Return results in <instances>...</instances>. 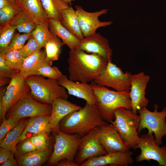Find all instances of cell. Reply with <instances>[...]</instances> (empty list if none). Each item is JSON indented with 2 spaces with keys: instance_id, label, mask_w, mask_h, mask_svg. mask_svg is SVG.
<instances>
[{
  "instance_id": "1",
  "label": "cell",
  "mask_w": 166,
  "mask_h": 166,
  "mask_svg": "<svg viewBox=\"0 0 166 166\" xmlns=\"http://www.w3.org/2000/svg\"><path fill=\"white\" fill-rule=\"evenodd\" d=\"M68 62L69 79L87 83L97 77L108 61L97 54L88 53L78 47L70 50Z\"/></svg>"
},
{
  "instance_id": "2",
  "label": "cell",
  "mask_w": 166,
  "mask_h": 166,
  "mask_svg": "<svg viewBox=\"0 0 166 166\" xmlns=\"http://www.w3.org/2000/svg\"><path fill=\"white\" fill-rule=\"evenodd\" d=\"M107 123L96 104L86 103L83 107L63 117L59 123V129L69 134L77 133L82 137L92 129Z\"/></svg>"
},
{
  "instance_id": "3",
  "label": "cell",
  "mask_w": 166,
  "mask_h": 166,
  "mask_svg": "<svg viewBox=\"0 0 166 166\" xmlns=\"http://www.w3.org/2000/svg\"><path fill=\"white\" fill-rule=\"evenodd\" d=\"M89 86L96 97V104L103 119L107 123H111L114 120L116 109L122 107L132 110L130 91H112L93 81Z\"/></svg>"
},
{
  "instance_id": "4",
  "label": "cell",
  "mask_w": 166,
  "mask_h": 166,
  "mask_svg": "<svg viewBox=\"0 0 166 166\" xmlns=\"http://www.w3.org/2000/svg\"><path fill=\"white\" fill-rule=\"evenodd\" d=\"M45 77L40 75H30L26 77V82L34 98L51 105L57 98L68 99L69 94L66 89L60 85L57 80Z\"/></svg>"
},
{
  "instance_id": "5",
  "label": "cell",
  "mask_w": 166,
  "mask_h": 166,
  "mask_svg": "<svg viewBox=\"0 0 166 166\" xmlns=\"http://www.w3.org/2000/svg\"><path fill=\"white\" fill-rule=\"evenodd\" d=\"M114 113L115 119L111 123L130 148L136 150L139 138L138 131L139 116L133 113L130 110L122 107L116 109Z\"/></svg>"
},
{
  "instance_id": "6",
  "label": "cell",
  "mask_w": 166,
  "mask_h": 166,
  "mask_svg": "<svg viewBox=\"0 0 166 166\" xmlns=\"http://www.w3.org/2000/svg\"><path fill=\"white\" fill-rule=\"evenodd\" d=\"M55 142L53 152L48 161L49 166L56 165L61 160L73 161L81 137L78 134H69L59 129L53 130Z\"/></svg>"
},
{
  "instance_id": "7",
  "label": "cell",
  "mask_w": 166,
  "mask_h": 166,
  "mask_svg": "<svg viewBox=\"0 0 166 166\" xmlns=\"http://www.w3.org/2000/svg\"><path fill=\"white\" fill-rule=\"evenodd\" d=\"M153 112L148 110L146 107L139 109L140 122L138 129L140 134L142 130L147 128L148 132L153 133L156 143L159 146L162 144V139L166 135V107L162 111L158 112V106L155 104Z\"/></svg>"
},
{
  "instance_id": "8",
  "label": "cell",
  "mask_w": 166,
  "mask_h": 166,
  "mask_svg": "<svg viewBox=\"0 0 166 166\" xmlns=\"http://www.w3.org/2000/svg\"><path fill=\"white\" fill-rule=\"evenodd\" d=\"M52 105L40 102L34 98L30 91L23 96L7 111L6 118L16 117L20 119L50 115Z\"/></svg>"
},
{
  "instance_id": "9",
  "label": "cell",
  "mask_w": 166,
  "mask_h": 166,
  "mask_svg": "<svg viewBox=\"0 0 166 166\" xmlns=\"http://www.w3.org/2000/svg\"><path fill=\"white\" fill-rule=\"evenodd\" d=\"M132 74L128 71L123 72L120 68L109 61L93 81L98 85L110 87L117 91H130Z\"/></svg>"
},
{
  "instance_id": "10",
  "label": "cell",
  "mask_w": 166,
  "mask_h": 166,
  "mask_svg": "<svg viewBox=\"0 0 166 166\" xmlns=\"http://www.w3.org/2000/svg\"><path fill=\"white\" fill-rule=\"evenodd\" d=\"M26 77L20 71L11 79L6 88L0 91V110L6 114L7 111L24 94L30 90L25 81Z\"/></svg>"
},
{
  "instance_id": "11",
  "label": "cell",
  "mask_w": 166,
  "mask_h": 166,
  "mask_svg": "<svg viewBox=\"0 0 166 166\" xmlns=\"http://www.w3.org/2000/svg\"><path fill=\"white\" fill-rule=\"evenodd\" d=\"M137 148L141 150L136 157L137 162L153 160L158 162L159 166H166V145L161 147L158 145L153 133L148 132L139 136Z\"/></svg>"
},
{
  "instance_id": "12",
  "label": "cell",
  "mask_w": 166,
  "mask_h": 166,
  "mask_svg": "<svg viewBox=\"0 0 166 166\" xmlns=\"http://www.w3.org/2000/svg\"><path fill=\"white\" fill-rule=\"evenodd\" d=\"M98 127L81 137L74 161L80 166L87 160L107 153L99 142L97 134Z\"/></svg>"
},
{
  "instance_id": "13",
  "label": "cell",
  "mask_w": 166,
  "mask_h": 166,
  "mask_svg": "<svg viewBox=\"0 0 166 166\" xmlns=\"http://www.w3.org/2000/svg\"><path fill=\"white\" fill-rule=\"evenodd\" d=\"M97 137L107 153L126 152L130 148L112 123L99 127Z\"/></svg>"
},
{
  "instance_id": "14",
  "label": "cell",
  "mask_w": 166,
  "mask_h": 166,
  "mask_svg": "<svg viewBox=\"0 0 166 166\" xmlns=\"http://www.w3.org/2000/svg\"><path fill=\"white\" fill-rule=\"evenodd\" d=\"M150 79V76L143 71L131 75L129 95L132 111L135 114L148 104L149 101L145 97V90Z\"/></svg>"
},
{
  "instance_id": "15",
  "label": "cell",
  "mask_w": 166,
  "mask_h": 166,
  "mask_svg": "<svg viewBox=\"0 0 166 166\" xmlns=\"http://www.w3.org/2000/svg\"><path fill=\"white\" fill-rule=\"evenodd\" d=\"M75 7L80 26L85 38L95 33L98 28L105 27L113 23L111 21L101 22L98 19L100 15L107 14V9H104L99 11L91 12L86 11L79 6L76 5Z\"/></svg>"
},
{
  "instance_id": "16",
  "label": "cell",
  "mask_w": 166,
  "mask_h": 166,
  "mask_svg": "<svg viewBox=\"0 0 166 166\" xmlns=\"http://www.w3.org/2000/svg\"><path fill=\"white\" fill-rule=\"evenodd\" d=\"M78 48L88 53L97 54L107 60L112 61L113 54L108 40L96 33L80 41Z\"/></svg>"
},
{
  "instance_id": "17",
  "label": "cell",
  "mask_w": 166,
  "mask_h": 166,
  "mask_svg": "<svg viewBox=\"0 0 166 166\" xmlns=\"http://www.w3.org/2000/svg\"><path fill=\"white\" fill-rule=\"evenodd\" d=\"M133 152H118L95 157L81 164V166H127L133 162Z\"/></svg>"
},
{
  "instance_id": "18",
  "label": "cell",
  "mask_w": 166,
  "mask_h": 166,
  "mask_svg": "<svg viewBox=\"0 0 166 166\" xmlns=\"http://www.w3.org/2000/svg\"><path fill=\"white\" fill-rule=\"evenodd\" d=\"M58 83L65 87L68 93L83 99L89 104H96L97 100L93 91L87 83L72 81L65 75L57 80Z\"/></svg>"
},
{
  "instance_id": "19",
  "label": "cell",
  "mask_w": 166,
  "mask_h": 166,
  "mask_svg": "<svg viewBox=\"0 0 166 166\" xmlns=\"http://www.w3.org/2000/svg\"><path fill=\"white\" fill-rule=\"evenodd\" d=\"M49 123L53 131L59 129V124L61 120L69 113L78 110L82 107L61 98H57L52 105Z\"/></svg>"
},
{
  "instance_id": "20",
  "label": "cell",
  "mask_w": 166,
  "mask_h": 166,
  "mask_svg": "<svg viewBox=\"0 0 166 166\" xmlns=\"http://www.w3.org/2000/svg\"><path fill=\"white\" fill-rule=\"evenodd\" d=\"M50 115H42L30 118L28 123L17 141H21L39 133L45 132L49 134L53 128L49 123Z\"/></svg>"
},
{
  "instance_id": "21",
  "label": "cell",
  "mask_w": 166,
  "mask_h": 166,
  "mask_svg": "<svg viewBox=\"0 0 166 166\" xmlns=\"http://www.w3.org/2000/svg\"><path fill=\"white\" fill-rule=\"evenodd\" d=\"M48 24L51 33L61 39L64 45L70 50L78 47L81 40L64 26L60 21L48 19Z\"/></svg>"
},
{
  "instance_id": "22",
  "label": "cell",
  "mask_w": 166,
  "mask_h": 166,
  "mask_svg": "<svg viewBox=\"0 0 166 166\" xmlns=\"http://www.w3.org/2000/svg\"><path fill=\"white\" fill-rule=\"evenodd\" d=\"M21 9L37 23L48 22L41 0H18Z\"/></svg>"
},
{
  "instance_id": "23",
  "label": "cell",
  "mask_w": 166,
  "mask_h": 166,
  "mask_svg": "<svg viewBox=\"0 0 166 166\" xmlns=\"http://www.w3.org/2000/svg\"><path fill=\"white\" fill-rule=\"evenodd\" d=\"M53 148L45 150H35L16 157L18 166H39L49 159Z\"/></svg>"
},
{
  "instance_id": "24",
  "label": "cell",
  "mask_w": 166,
  "mask_h": 166,
  "mask_svg": "<svg viewBox=\"0 0 166 166\" xmlns=\"http://www.w3.org/2000/svg\"><path fill=\"white\" fill-rule=\"evenodd\" d=\"M46 64L51 66L52 65L46 59L45 49H41L25 58L20 72L26 77L38 68Z\"/></svg>"
},
{
  "instance_id": "25",
  "label": "cell",
  "mask_w": 166,
  "mask_h": 166,
  "mask_svg": "<svg viewBox=\"0 0 166 166\" xmlns=\"http://www.w3.org/2000/svg\"><path fill=\"white\" fill-rule=\"evenodd\" d=\"M29 118H22L19 124L9 132L3 140L0 142V147L9 150L16 157L18 153L16 149L17 141L26 126Z\"/></svg>"
},
{
  "instance_id": "26",
  "label": "cell",
  "mask_w": 166,
  "mask_h": 166,
  "mask_svg": "<svg viewBox=\"0 0 166 166\" xmlns=\"http://www.w3.org/2000/svg\"><path fill=\"white\" fill-rule=\"evenodd\" d=\"M60 22L64 26L80 40L85 38L81 31L75 10L71 6L61 11Z\"/></svg>"
},
{
  "instance_id": "27",
  "label": "cell",
  "mask_w": 166,
  "mask_h": 166,
  "mask_svg": "<svg viewBox=\"0 0 166 166\" xmlns=\"http://www.w3.org/2000/svg\"><path fill=\"white\" fill-rule=\"evenodd\" d=\"M8 24L15 26L18 32L22 33H32L35 28L37 24L21 9L18 12Z\"/></svg>"
},
{
  "instance_id": "28",
  "label": "cell",
  "mask_w": 166,
  "mask_h": 166,
  "mask_svg": "<svg viewBox=\"0 0 166 166\" xmlns=\"http://www.w3.org/2000/svg\"><path fill=\"white\" fill-rule=\"evenodd\" d=\"M48 19L60 21L61 12L71 6L61 0H41Z\"/></svg>"
},
{
  "instance_id": "29",
  "label": "cell",
  "mask_w": 166,
  "mask_h": 166,
  "mask_svg": "<svg viewBox=\"0 0 166 166\" xmlns=\"http://www.w3.org/2000/svg\"><path fill=\"white\" fill-rule=\"evenodd\" d=\"M64 45L60 39L54 35L46 42L45 48L46 59L52 64L53 61L58 59L61 48Z\"/></svg>"
},
{
  "instance_id": "30",
  "label": "cell",
  "mask_w": 166,
  "mask_h": 166,
  "mask_svg": "<svg viewBox=\"0 0 166 166\" xmlns=\"http://www.w3.org/2000/svg\"><path fill=\"white\" fill-rule=\"evenodd\" d=\"M16 30L15 26L9 24L0 26V54H5Z\"/></svg>"
},
{
  "instance_id": "31",
  "label": "cell",
  "mask_w": 166,
  "mask_h": 166,
  "mask_svg": "<svg viewBox=\"0 0 166 166\" xmlns=\"http://www.w3.org/2000/svg\"><path fill=\"white\" fill-rule=\"evenodd\" d=\"M49 28L48 22L38 23L32 33V36L44 49L46 42L53 36Z\"/></svg>"
},
{
  "instance_id": "32",
  "label": "cell",
  "mask_w": 166,
  "mask_h": 166,
  "mask_svg": "<svg viewBox=\"0 0 166 166\" xmlns=\"http://www.w3.org/2000/svg\"><path fill=\"white\" fill-rule=\"evenodd\" d=\"M2 55H3L7 64L12 69L20 71L25 58L19 50H12L5 54Z\"/></svg>"
},
{
  "instance_id": "33",
  "label": "cell",
  "mask_w": 166,
  "mask_h": 166,
  "mask_svg": "<svg viewBox=\"0 0 166 166\" xmlns=\"http://www.w3.org/2000/svg\"><path fill=\"white\" fill-rule=\"evenodd\" d=\"M63 75L57 66H52L49 64H46L37 69L30 75H40L45 77L58 80Z\"/></svg>"
},
{
  "instance_id": "34",
  "label": "cell",
  "mask_w": 166,
  "mask_h": 166,
  "mask_svg": "<svg viewBox=\"0 0 166 166\" xmlns=\"http://www.w3.org/2000/svg\"><path fill=\"white\" fill-rule=\"evenodd\" d=\"M49 134L46 132H42L35 135L29 138L37 150H45L52 148L51 140Z\"/></svg>"
},
{
  "instance_id": "35",
  "label": "cell",
  "mask_w": 166,
  "mask_h": 166,
  "mask_svg": "<svg viewBox=\"0 0 166 166\" xmlns=\"http://www.w3.org/2000/svg\"><path fill=\"white\" fill-rule=\"evenodd\" d=\"M21 9L18 6L11 4L0 9V26L8 24Z\"/></svg>"
},
{
  "instance_id": "36",
  "label": "cell",
  "mask_w": 166,
  "mask_h": 166,
  "mask_svg": "<svg viewBox=\"0 0 166 166\" xmlns=\"http://www.w3.org/2000/svg\"><path fill=\"white\" fill-rule=\"evenodd\" d=\"M22 119L12 117L4 120L0 127V142L5 138L7 133L20 123Z\"/></svg>"
},
{
  "instance_id": "37",
  "label": "cell",
  "mask_w": 166,
  "mask_h": 166,
  "mask_svg": "<svg viewBox=\"0 0 166 166\" xmlns=\"http://www.w3.org/2000/svg\"><path fill=\"white\" fill-rule=\"evenodd\" d=\"M32 33L21 34L15 32L6 53L12 50H19L21 49L31 35Z\"/></svg>"
},
{
  "instance_id": "38",
  "label": "cell",
  "mask_w": 166,
  "mask_h": 166,
  "mask_svg": "<svg viewBox=\"0 0 166 166\" xmlns=\"http://www.w3.org/2000/svg\"><path fill=\"white\" fill-rule=\"evenodd\" d=\"M42 48L31 35L26 44L19 50L23 57L26 58Z\"/></svg>"
},
{
  "instance_id": "39",
  "label": "cell",
  "mask_w": 166,
  "mask_h": 166,
  "mask_svg": "<svg viewBox=\"0 0 166 166\" xmlns=\"http://www.w3.org/2000/svg\"><path fill=\"white\" fill-rule=\"evenodd\" d=\"M19 71L12 69L6 62L3 55L0 54V78L11 79Z\"/></svg>"
},
{
  "instance_id": "40",
  "label": "cell",
  "mask_w": 166,
  "mask_h": 166,
  "mask_svg": "<svg viewBox=\"0 0 166 166\" xmlns=\"http://www.w3.org/2000/svg\"><path fill=\"white\" fill-rule=\"evenodd\" d=\"M18 143H19V144L16 146L18 156L37 150L29 138L24 139Z\"/></svg>"
},
{
  "instance_id": "41",
  "label": "cell",
  "mask_w": 166,
  "mask_h": 166,
  "mask_svg": "<svg viewBox=\"0 0 166 166\" xmlns=\"http://www.w3.org/2000/svg\"><path fill=\"white\" fill-rule=\"evenodd\" d=\"M14 154L11 151L3 147L0 148V164L6 160L14 157Z\"/></svg>"
},
{
  "instance_id": "42",
  "label": "cell",
  "mask_w": 166,
  "mask_h": 166,
  "mask_svg": "<svg viewBox=\"0 0 166 166\" xmlns=\"http://www.w3.org/2000/svg\"><path fill=\"white\" fill-rule=\"evenodd\" d=\"M58 166H79L80 165L74 161H72L66 159L60 160L57 164Z\"/></svg>"
},
{
  "instance_id": "43",
  "label": "cell",
  "mask_w": 166,
  "mask_h": 166,
  "mask_svg": "<svg viewBox=\"0 0 166 166\" xmlns=\"http://www.w3.org/2000/svg\"><path fill=\"white\" fill-rule=\"evenodd\" d=\"M18 162L14 157L9 159L0 164V166H17Z\"/></svg>"
},
{
  "instance_id": "44",
  "label": "cell",
  "mask_w": 166,
  "mask_h": 166,
  "mask_svg": "<svg viewBox=\"0 0 166 166\" xmlns=\"http://www.w3.org/2000/svg\"><path fill=\"white\" fill-rule=\"evenodd\" d=\"M10 4L7 0H0V9L7 6Z\"/></svg>"
},
{
  "instance_id": "45",
  "label": "cell",
  "mask_w": 166,
  "mask_h": 166,
  "mask_svg": "<svg viewBox=\"0 0 166 166\" xmlns=\"http://www.w3.org/2000/svg\"><path fill=\"white\" fill-rule=\"evenodd\" d=\"M7 0L11 4L14 5L18 6V0Z\"/></svg>"
},
{
  "instance_id": "46",
  "label": "cell",
  "mask_w": 166,
  "mask_h": 166,
  "mask_svg": "<svg viewBox=\"0 0 166 166\" xmlns=\"http://www.w3.org/2000/svg\"><path fill=\"white\" fill-rule=\"evenodd\" d=\"M62 1L69 4L71 6L72 4V2L75 1V0H61Z\"/></svg>"
}]
</instances>
